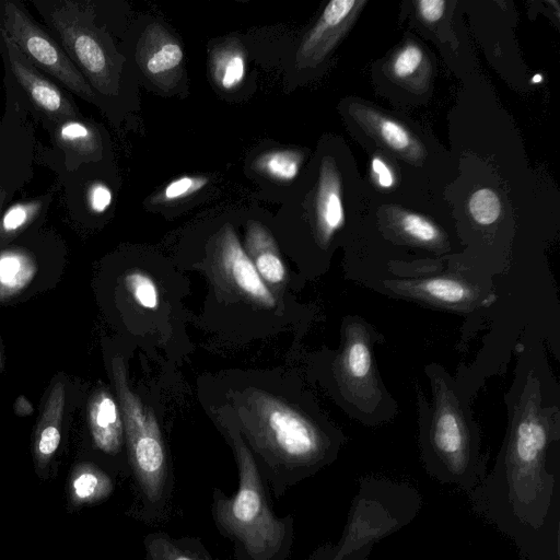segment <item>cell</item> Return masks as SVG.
I'll list each match as a JSON object with an SVG mask.
<instances>
[{
  "instance_id": "5b68a950",
  "label": "cell",
  "mask_w": 560,
  "mask_h": 560,
  "mask_svg": "<svg viewBox=\"0 0 560 560\" xmlns=\"http://www.w3.org/2000/svg\"><path fill=\"white\" fill-rule=\"evenodd\" d=\"M113 374L136 483V516L149 524L162 522L170 514L174 491V477L162 432L151 410L131 392L119 358L113 360Z\"/></svg>"
},
{
  "instance_id": "9a60e30c",
  "label": "cell",
  "mask_w": 560,
  "mask_h": 560,
  "mask_svg": "<svg viewBox=\"0 0 560 560\" xmlns=\"http://www.w3.org/2000/svg\"><path fill=\"white\" fill-rule=\"evenodd\" d=\"M315 219L317 235L323 243H328L345 222L340 176L329 159H325L320 167L315 198Z\"/></svg>"
},
{
  "instance_id": "ffe728a7",
  "label": "cell",
  "mask_w": 560,
  "mask_h": 560,
  "mask_svg": "<svg viewBox=\"0 0 560 560\" xmlns=\"http://www.w3.org/2000/svg\"><path fill=\"white\" fill-rule=\"evenodd\" d=\"M396 230L408 241L427 247L438 248L443 245L442 231L424 217L408 212L397 211L394 217Z\"/></svg>"
},
{
  "instance_id": "d590c367",
  "label": "cell",
  "mask_w": 560,
  "mask_h": 560,
  "mask_svg": "<svg viewBox=\"0 0 560 560\" xmlns=\"http://www.w3.org/2000/svg\"><path fill=\"white\" fill-rule=\"evenodd\" d=\"M372 548H365L355 552H352L342 558V560H366V557Z\"/></svg>"
},
{
  "instance_id": "30bf717a",
  "label": "cell",
  "mask_w": 560,
  "mask_h": 560,
  "mask_svg": "<svg viewBox=\"0 0 560 560\" xmlns=\"http://www.w3.org/2000/svg\"><path fill=\"white\" fill-rule=\"evenodd\" d=\"M0 38L10 70L32 105L55 124L79 118V112L72 100L31 63L2 32H0Z\"/></svg>"
},
{
  "instance_id": "44dd1931",
  "label": "cell",
  "mask_w": 560,
  "mask_h": 560,
  "mask_svg": "<svg viewBox=\"0 0 560 560\" xmlns=\"http://www.w3.org/2000/svg\"><path fill=\"white\" fill-rule=\"evenodd\" d=\"M301 162L302 155L298 151L276 150L260 155L256 167L273 179L291 182L299 174Z\"/></svg>"
},
{
  "instance_id": "484cf974",
  "label": "cell",
  "mask_w": 560,
  "mask_h": 560,
  "mask_svg": "<svg viewBox=\"0 0 560 560\" xmlns=\"http://www.w3.org/2000/svg\"><path fill=\"white\" fill-rule=\"evenodd\" d=\"M423 51L415 44L406 45L393 59L390 71L396 79L412 77L423 62Z\"/></svg>"
},
{
  "instance_id": "7a4b0ae2",
  "label": "cell",
  "mask_w": 560,
  "mask_h": 560,
  "mask_svg": "<svg viewBox=\"0 0 560 560\" xmlns=\"http://www.w3.org/2000/svg\"><path fill=\"white\" fill-rule=\"evenodd\" d=\"M249 407L252 420H244L248 448L277 499L337 457L340 433L265 393H255Z\"/></svg>"
},
{
  "instance_id": "d6986e66",
  "label": "cell",
  "mask_w": 560,
  "mask_h": 560,
  "mask_svg": "<svg viewBox=\"0 0 560 560\" xmlns=\"http://www.w3.org/2000/svg\"><path fill=\"white\" fill-rule=\"evenodd\" d=\"M144 560H215L197 537L152 532L143 538Z\"/></svg>"
},
{
  "instance_id": "83f0119b",
  "label": "cell",
  "mask_w": 560,
  "mask_h": 560,
  "mask_svg": "<svg viewBox=\"0 0 560 560\" xmlns=\"http://www.w3.org/2000/svg\"><path fill=\"white\" fill-rule=\"evenodd\" d=\"M42 206L43 201L40 200L13 205L2 217V230L5 232L18 231L38 213Z\"/></svg>"
},
{
  "instance_id": "8d00e7d4",
  "label": "cell",
  "mask_w": 560,
  "mask_h": 560,
  "mask_svg": "<svg viewBox=\"0 0 560 560\" xmlns=\"http://www.w3.org/2000/svg\"><path fill=\"white\" fill-rule=\"evenodd\" d=\"M1 206V205H0Z\"/></svg>"
},
{
  "instance_id": "1f68e13d",
  "label": "cell",
  "mask_w": 560,
  "mask_h": 560,
  "mask_svg": "<svg viewBox=\"0 0 560 560\" xmlns=\"http://www.w3.org/2000/svg\"><path fill=\"white\" fill-rule=\"evenodd\" d=\"M22 264L16 256H5L0 259V282L13 285L19 281Z\"/></svg>"
},
{
  "instance_id": "277c9868",
  "label": "cell",
  "mask_w": 560,
  "mask_h": 560,
  "mask_svg": "<svg viewBox=\"0 0 560 560\" xmlns=\"http://www.w3.org/2000/svg\"><path fill=\"white\" fill-rule=\"evenodd\" d=\"M425 373L431 384V399L428 401L418 393L423 465L438 481L471 491L486 470L479 430L450 374L433 363L427 366Z\"/></svg>"
},
{
  "instance_id": "4dcf8cb0",
  "label": "cell",
  "mask_w": 560,
  "mask_h": 560,
  "mask_svg": "<svg viewBox=\"0 0 560 560\" xmlns=\"http://www.w3.org/2000/svg\"><path fill=\"white\" fill-rule=\"evenodd\" d=\"M60 443V432L55 425L45 427L38 438L37 451L42 456H50Z\"/></svg>"
},
{
  "instance_id": "7c38bea8",
  "label": "cell",
  "mask_w": 560,
  "mask_h": 560,
  "mask_svg": "<svg viewBox=\"0 0 560 560\" xmlns=\"http://www.w3.org/2000/svg\"><path fill=\"white\" fill-rule=\"evenodd\" d=\"M365 4L363 0H332L310 31L298 51V62L314 66L323 60L348 31Z\"/></svg>"
},
{
  "instance_id": "4316f807",
  "label": "cell",
  "mask_w": 560,
  "mask_h": 560,
  "mask_svg": "<svg viewBox=\"0 0 560 560\" xmlns=\"http://www.w3.org/2000/svg\"><path fill=\"white\" fill-rule=\"evenodd\" d=\"M183 60V50L175 43L161 46L147 61V70L151 74H160L177 67Z\"/></svg>"
},
{
  "instance_id": "8992f818",
  "label": "cell",
  "mask_w": 560,
  "mask_h": 560,
  "mask_svg": "<svg viewBox=\"0 0 560 560\" xmlns=\"http://www.w3.org/2000/svg\"><path fill=\"white\" fill-rule=\"evenodd\" d=\"M421 506L415 488L386 479H364L354 497L348 521L336 545V557L372 548L413 520Z\"/></svg>"
},
{
  "instance_id": "5bb4252c",
  "label": "cell",
  "mask_w": 560,
  "mask_h": 560,
  "mask_svg": "<svg viewBox=\"0 0 560 560\" xmlns=\"http://www.w3.org/2000/svg\"><path fill=\"white\" fill-rule=\"evenodd\" d=\"M351 112L364 129L397 154L411 162L423 158L424 148L400 122L361 104Z\"/></svg>"
},
{
  "instance_id": "ba28073f",
  "label": "cell",
  "mask_w": 560,
  "mask_h": 560,
  "mask_svg": "<svg viewBox=\"0 0 560 560\" xmlns=\"http://www.w3.org/2000/svg\"><path fill=\"white\" fill-rule=\"evenodd\" d=\"M34 4L85 80L106 91L112 62L92 24L89 4L73 0L36 1Z\"/></svg>"
},
{
  "instance_id": "9c48e42d",
  "label": "cell",
  "mask_w": 560,
  "mask_h": 560,
  "mask_svg": "<svg viewBox=\"0 0 560 560\" xmlns=\"http://www.w3.org/2000/svg\"><path fill=\"white\" fill-rule=\"evenodd\" d=\"M0 32L38 70L80 97L94 98L90 84L60 44L32 19L20 2L0 1Z\"/></svg>"
},
{
  "instance_id": "cb8c5ba5",
  "label": "cell",
  "mask_w": 560,
  "mask_h": 560,
  "mask_svg": "<svg viewBox=\"0 0 560 560\" xmlns=\"http://www.w3.org/2000/svg\"><path fill=\"white\" fill-rule=\"evenodd\" d=\"M468 208L472 219L477 223L490 225L500 217L501 201L494 190L481 188L470 196Z\"/></svg>"
},
{
  "instance_id": "e575fe53",
  "label": "cell",
  "mask_w": 560,
  "mask_h": 560,
  "mask_svg": "<svg viewBox=\"0 0 560 560\" xmlns=\"http://www.w3.org/2000/svg\"><path fill=\"white\" fill-rule=\"evenodd\" d=\"M308 560H337L336 547L329 544L320 546L312 553Z\"/></svg>"
},
{
  "instance_id": "d6a6232c",
  "label": "cell",
  "mask_w": 560,
  "mask_h": 560,
  "mask_svg": "<svg viewBox=\"0 0 560 560\" xmlns=\"http://www.w3.org/2000/svg\"><path fill=\"white\" fill-rule=\"evenodd\" d=\"M420 16L428 23L436 22L444 12L445 2L442 0H421L417 2Z\"/></svg>"
},
{
  "instance_id": "7402d4cb",
  "label": "cell",
  "mask_w": 560,
  "mask_h": 560,
  "mask_svg": "<svg viewBox=\"0 0 560 560\" xmlns=\"http://www.w3.org/2000/svg\"><path fill=\"white\" fill-rule=\"evenodd\" d=\"M72 488L80 501H97L112 492L113 483L103 471L89 467L75 476Z\"/></svg>"
},
{
  "instance_id": "52a82bcc",
  "label": "cell",
  "mask_w": 560,
  "mask_h": 560,
  "mask_svg": "<svg viewBox=\"0 0 560 560\" xmlns=\"http://www.w3.org/2000/svg\"><path fill=\"white\" fill-rule=\"evenodd\" d=\"M374 334L362 319H350L345 326L341 351L336 361V372L345 399L354 415L371 424L384 418L387 395L377 373L373 357Z\"/></svg>"
},
{
  "instance_id": "f546056e",
  "label": "cell",
  "mask_w": 560,
  "mask_h": 560,
  "mask_svg": "<svg viewBox=\"0 0 560 560\" xmlns=\"http://www.w3.org/2000/svg\"><path fill=\"white\" fill-rule=\"evenodd\" d=\"M86 199L93 212L102 213L112 202V191L104 183L94 182L88 189Z\"/></svg>"
},
{
  "instance_id": "836d02e7",
  "label": "cell",
  "mask_w": 560,
  "mask_h": 560,
  "mask_svg": "<svg viewBox=\"0 0 560 560\" xmlns=\"http://www.w3.org/2000/svg\"><path fill=\"white\" fill-rule=\"evenodd\" d=\"M371 167L375 180L381 187L388 188L394 184V176L389 166L380 156L373 158Z\"/></svg>"
},
{
  "instance_id": "f1b7e54d",
  "label": "cell",
  "mask_w": 560,
  "mask_h": 560,
  "mask_svg": "<svg viewBox=\"0 0 560 560\" xmlns=\"http://www.w3.org/2000/svg\"><path fill=\"white\" fill-rule=\"evenodd\" d=\"M208 179L206 177L183 176L171 182L164 189V198L166 200H176L185 198L197 192L206 186Z\"/></svg>"
},
{
  "instance_id": "2e32d148",
  "label": "cell",
  "mask_w": 560,
  "mask_h": 560,
  "mask_svg": "<svg viewBox=\"0 0 560 560\" xmlns=\"http://www.w3.org/2000/svg\"><path fill=\"white\" fill-rule=\"evenodd\" d=\"M89 420L95 445L108 455L118 454L124 442V421L118 405L106 390L92 398Z\"/></svg>"
},
{
  "instance_id": "8fae6325",
  "label": "cell",
  "mask_w": 560,
  "mask_h": 560,
  "mask_svg": "<svg viewBox=\"0 0 560 560\" xmlns=\"http://www.w3.org/2000/svg\"><path fill=\"white\" fill-rule=\"evenodd\" d=\"M390 291L454 311H471L486 302L480 289L457 276L387 281Z\"/></svg>"
},
{
  "instance_id": "6da1fadb",
  "label": "cell",
  "mask_w": 560,
  "mask_h": 560,
  "mask_svg": "<svg viewBox=\"0 0 560 560\" xmlns=\"http://www.w3.org/2000/svg\"><path fill=\"white\" fill-rule=\"evenodd\" d=\"M509 404L506 438L495 474L508 505L528 526L542 525L552 501L555 479L547 468L552 444L559 440V408L534 364L521 362Z\"/></svg>"
},
{
  "instance_id": "3957f363",
  "label": "cell",
  "mask_w": 560,
  "mask_h": 560,
  "mask_svg": "<svg viewBox=\"0 0 560 560\" xmlns=\"http://www.w3.org/2000/svg\"><path fill=\"white\" fill-rule=\"evenodd\" d=\"M237 465V489L211 494V516L221 536L233 546L232 560H288L294 542V517L279 516L270 489L240 432L229 430Z\"/></svg>"
},
{
  "instance_id": "d4e9b609",
  "label": "cell",
  "mask_w": 560,
  "mask_h": 560,
  "mask_svg": "<svg viewBox=\"0 0 560 560\" xmlns=\"http://www.w3.org/2000/svg\"><path fill=\"white\" fill-rule=\"evenodd\" d=\"M244 74L245 62L238 52H225L217 59L214 75L223 89L230 90L237 86Z\"/></svg>"
},
{
  "instance_id": "ac0fdd59",
  "label": "cell",
  "mask_w": 560,
  "mask_h": 560,
  "mask_svg": "<svg viewBox=\"0 0 560 560\" xmlns=\"http://www.w3.org/2000/svg\"><path fill=\"white\" fill-rule=\"evenodd\" d=\"M245 240L246 253L264 282L280 285L287 276L285 266L269 232L260 223L248 222Z\"/></svg>"
},
{
  "instance_id": "e0dca14e",
  "label": "cell",
  "mask_w": 560,
  "mask_h": 560,
  "mask_svg": "<svg viewBox=\"0 0 560 560\" xmlns=\"http://www.w3.org/2000/svg\"><path fill=\"white\" fill-rule=\"evenodd\" d=\"M54 141L65 152L69 170H74V163L95 159L101 150L96 130L79 118L56 124Z\"/></svg>"
},
{
  "instance_id": "603a6c76",
  "label": "cell",
  "mask_w": 560,
  "mask_h": 560,
  "mask_svg": "<svg viewBox=\"0 0 560 560\" xmlns=\"http://www.w3.org/2000/svg\"><path fill=\"white\" fill-rule=\"evenodd\" d=\"M125 284L135 302L142 308L156 310L160 306V292L154 280L145 272L129 271Z\"/></svg>"
},
{
  "instance_id": "4fadbf2b",
  "label": "cell",
  "mask_w": 560,
  "mask_h": 560,
  "mask_svg": "<svg viewBox=\"0 0 560 560\" xmlns=\"http://www.w3.org/2000/svg\"><path fill=\"white\" fill-rule=\"evenodd\" d=\"M219 254L224 273L238 292L264 307H275V295L259 276L232 229H225Z\"/></svg>"
}]
</instances>
